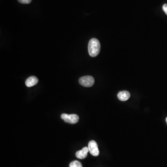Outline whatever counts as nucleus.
<instances>
[{"instance_id": "nucleus-1", "label": "nucleus", "mask_w": 167, "mask_h": 167, "mask_svg": "<svg viewBox=\"0 0 167 167\" xmlns=\"http://www.w3.org/2000/svg\"><path fill=\"white\" fill-rule=\"evenodd\" d=\"M101 46L100 41L96 38H92L88 44V52L89 55L94 57L98 55L100 51Z\"/></svg>"}, {"instance_id": "nucleus-2", "label": "nucleus", "mask_w": 167, "mask_h": 167, "mask_svg": "<svg viewBox=\"0 0 167 167\" xmlns=\"http://www.w3.org/2000/svg\"><path fill=\"white\" fill-rule=\"evenodd\" d=\"M61 119L67 123L76 124L79 120V117L76 114H67L63 113L61 115Z\"/></svg>"}, {"instance_id": "nucleus-3", "label": "nucleus", "mask_w": 167, "mask_h": 167, "mask_svg": "<svg viewBox=\"0 0 167 167\" xmlns=\"http://www.w3.org/2000/svg\"><path fill=\"white\" fill-rule=\"evenodd\" d=\"M94 79L91 76L82 77L79 79V83L81 86L86 87L92 86L94 84Z\"/></svg>"}, {"instance_id": "nucleus-4", "label": "nucleus", "mask_w": 167, "mask_h": 167, "mask_svg": "<svg viewBox=\"0 0 167 167\" xmlns=\"http://www.w3.org/2000/svg\"><path fill=\"white\" fill-rule=\"evenodd\" d=\"M89 151L92 155L94 157H97L100 154V151L98 149V146L95 141H90L88 143Z\"/></svg>"}, {"instance_id": "nucleus-5", "label": "nucleus", "mask_w": 167, "mask_h": 167, "mask_svg": "<svg viewBox=\"0 0 167 167\" xmlns=\"http://www.w3.org/2000/svg\"><path fill=\"white\" fill-rule=\"evenodd\" d=\"M89 149L87 147L83 148L81 151H79L76 153V157L79 159H84L87 156Z\"/></svg>"}, {"instance_id": "nucleus-6", "label": "nucleus", "mask_w": 167, "mask_h": 167, "mask_svg": "<svg viewBox=\"0 0 167 167\" xmlns=\"http://www.w3.org/2000/svg\"><path fill=\"white\" fill-rule=\"evenodd\" d=\"M130 94L129 92L126 91L119 92L117 94V98L120 101H125L129 100L130 98Z\"/></svg>"}, {"instance_id": "nucleus-7", "label": "nucleus", "mask_w": 167, "mask_h": 167, "mask_svg": "<svg viewBox=\"0 0 167 167\" xmlns=\"http://www.w3.org/2000/svg\"><path fill=\"white\" fill-rule=\"evenodd\" d=\"M38 79L36 77L31 76L27 79L25 82V84L27 87H31L37 84Z\"/></svg>"}, {"instance_id": "nucleus-8", "label": "nucleus", "mask_w": 167, "mask_h": 167, "mask_svg": "<svg viewBox=\"0 0 167 167\" xmlns=\"http://www.w3.org/2000/svg\"><path fill=\"white\" fill-rule=\"evenodd\" d=\"M69 167H83L82 165L79 161H74L71 162Z\"/></svg>"}, {"instance_id": "nucleus-9", "label": "nucleus", "mask_w": 167, "mask_h": 167, "mask_svg": "<svg viewBox=\"0 0 167 167\" xmlns=\"http://www.w3.org/2000/svg\"><path fill=\"white\" fill-rule=\"evenodd\" d=\"M19 3L22 4H29L31 2L32 0H18Z\"/></svg>"}, {"instance_id": "nucleus-10", "label": "nucleus", "mask_w": 167, "mask_h": 167, "mask_svg": "<svg viewBox=\"0 0 167 167\" xmlns=\"http://www.w3.org/2000/svg\"><path fill=\"white\" fill-rule=\"evenodd\" d=\"M162 9L164 12L167 15V4H164L162 6Z\"/></svg>"}, {"instance_id": "nucleus-11", "label": "nucleus", "mask_w": 167, "mask_h": 167, "mask_svg": "<svg viewBox=\"0 0 167 167\" xmlns=\"http://www.w3.org/2000/svg\"><path fill=\"white\" fill-rule=\"evenodd\" d=\"M166 122H167V118H166Z\"/></svg>"}]
</instances>
